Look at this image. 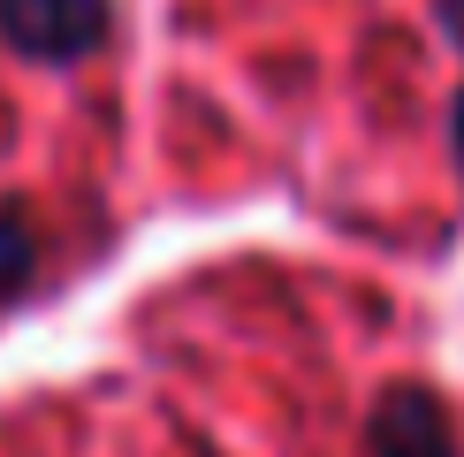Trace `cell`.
Instances as JSON below:
<instances>
[{
  "label": "cell",
  "mask_w": 464,
  "mask_h": 457,
  "mask_svg": "<svg viewBox=\"0 0 464 457\" xmlns=\"http://www.w3.org/2000/svg\"><path fill=\"white\" fill-rule=\"evenodd\" d=\"M107 0H0V38L31 62H84L107 38Z\"/></svg>",
  "instance_id": "cell-1"
},
{
  "label": "cell",
  "mask_w": 464,
  "mask_h": 457,
  "mask_svg": "<svg viewBox=\"0 0 464 457\" xmlns=\"http://www.w3.org/2000/svg\"><path fill=\"white\" fill-rule=\"evenodd\" d=\"M365 450H373V457H457V419L427 389H389L373 404Z\"/></svg>",
  "instance_id": "cell-2"
},
{
  "label": "cell",
  "mask_w": 464,
  "mask_h": 457,
  "mask_svg": "<svg viewBox=\"0 0 464 457\" xmlns=\"http://www.w3.org/2000/svg\"><path fill=\"white\" fill-rule=\"evenodd\" d=\"M38 267V244H31V228H24V214H15V206H0V297L15 290V282H24Z\"/></svg>",
  "instance_id": "cell-3"
},
{
  "label": "cell",
  "mask_w": 464,
  "mask_h": 457,
  "mask_svg": "<svg viewBox=\"0 0 464 457\" xmlns=\"http://www.w3.org/2000/svg\"><path fill=\"white\" fill-rule=\"evenodd\" d=\"M434 15H441V31L464 46V0H434Z\"/></svg>",
  "instance_id": "cell-4"
},
{
  "label": "cell",
  "mask_w": 464,
  "mask_h": 457,
  "mask_svg": "<svg viewBox=\"0 0 464 457\" xmlns=\"http://www.w3.org/2000/svg\"><path fill=\"white\" fill-rule=\"evenodd\" d=\"M457 160H464V100H457Z\"/></svg>",
  "instance_id": "cell-5"
}]
</instances>
